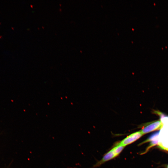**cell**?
<instances>
[{
	"label": "cell",
	"instance_id": "cell-1",
	"mask_svg": "<svg viewBox=\"0 0 168 168\" xmlns=\"http://www.w3.org/2000/svg\"><path fill=\"white\" fill-rule=\"evenodd\" d=\"M160 116L162 126L159 131L158 145L161 149L168 151V116L155 111Z\"/></svg>",
	"mask_w": 168,
	"mask_h": 168
},
{
	"label": "cell",
	"instance_id": "cell-2",
	"mask_svg": "<svg viewBox=\"0 0 168 168\" xmlns=\"http://www.w3.org/2000/svg\"><path fill=\"white\" fill-rule=\"evenodd\" d=\"M124 147L116 145L109 151L106 153L102 159L97 162L94 167L99 166L105 162L111 160L117 156L122 151Z\"/></svg>",
	"mask_w": 168,
	"mask_h": 168
},
{
	"label": "cell",
	"instance_id": "cell-3",
	"mask_svg": "<svg viewBox=\"0 0 168 168\" xmlns=\"http://www.w3.org/2000/svg\"><path fill=\"white\" fill-rule=\"evenodd\" d=\"M143 135L140 131L135 132L127 136L116 145H119L124 147L125 146L134 142Z\"/></svg>",
	"mask_w": 168,
	"mask_h": 168
},
{
	"label": "cell",
	"instance_id": "cell-4",
	"mask_svg": "<svg viewBox=\"0 0 168 168\" xmlns=\"http://www.w3.org/2000/svg\"><path fill=\"white\" fill-rule=\"evenodd\" d=\"M162 126V123L160 120H157L145 124V126L142 127L140 131L143 135L160 129Z\"/></svg>",
	"mask_w": 168,
	"mask_h": 168
},
{
	"label": "cell",
	"instance_id": "cell-5",
	"mask_svg": "<svg viewBox=\"0 0 168 168\" xmlns=\"http://www.w3.org/2000/svg\"><path fill=\"white\" fill-rule=\"evenodd\" d=\"M159 134V131L154 133L146 140L139 144L138 145H141L147 142H150L149 145L147 147L144 153L142 154L145 153L147 152L152 147L158 144Z\"/></svg>",
	"mask_w": 168,
	"mask_h": 168
},
{
	"label": "cell",
	"instance_id": "cell-6",
	"mask_svg": "<svg viewBox=\"0 0 168 168\" xmlns=\"http://www.w3.org/2000/svg\"><path fill=\"white\" fill-rule=\"evenodd\" d=\"M167 168H168V166H167Z\"/></svg>",
	"mask_w": 168,
	"mask_h": 168
}]
</instances>
